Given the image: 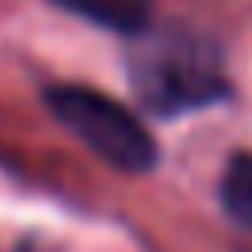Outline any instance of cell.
<instances>
[{
    "instance_id": "3",
    "label": "cell",
    "mask_w": 252,
    "mask_h": 252,
    "mask_svg": "<svg viewBox=\"0 0 252 252\" xmlns=\"http://www.w3.org/2000/svg\"><path fill=\"white\" fill-rule=\"evenodd\" d=\"M51 4H59L63 12H71L87 24H98L106 32H122V35L142 32L154 12V0H51Z\"/></svg>"
},
{
    "instance_id": "4",
    "label": "cell",
    "mask_w": 252,
    "mask_h": 252,
    "mask_svg": "<svg viewBox=\"0 0 252 252\" xmlns=\"http://www.w3.org/2000/svg\"><path fill=\"white\" fill-rule=\"evenodd\" d=\"M217 197H220V209L224 217L252 232V154H232L224 173H220V185H217Z\"/></svg>"
},
{
    "instance_id": "5",
    "label": "cell",
    "mask_w": 252,
    "mask_h": 252,
    "mask_svg": "<svg viewBox=\"0 0 252 252\" xmlns=\"http://www.w3.org/2000/svg\"><path fill=\"white\" fill-rule=\"evenodd\" d=\"M20 252H32V244H24V248H20Z\"/></svg>"
},
{
    "instance_id": "2",
    "label": "cell",
    "mask_w": 252,
    "mask_h": 252,
    "mask_svg": "<svg viewBox=\"0 0 252 252\" xmlns=\"http://www.w3.org/2000/svg\"><path fill=\"white\" fill-rule=\"evenodd\" d=\"M47 110L106 165L122 173H150L158 165L154 134L110 94L79 87V83H51L43 91Z\"/></svg>"
},
{
    "instance_id": "1",
    "label": "cell",
    "mask_w": 252,
    "mask_h": 252,
    "mask_svg": "<svg viewBox=\"0 0 252 252\" xmlns=\"http://www.w3.org/2000/svg\"><path fill=\"white\" fill-rule=\"evenodd\" d=\"M130 87L154 114H189L228 98V75L220 47L185 24L142 28L126 55Z\"/></svg>"
}]
</instances>
